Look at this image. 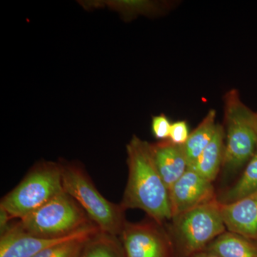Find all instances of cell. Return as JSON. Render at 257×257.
<instances>
[{
  "mask_svg": "<svg viewBox=\"0 0 257 257\" xmlns=\"http://www.w3.org/2000/svg\"><path fill=\"white\" fill-rule=\"evenodd\" d=\"M128 180L121 200L125 210L138 209L165 225L172 218L170 191L154 160L151 144L133 135L126 145Z\"/></svg>",
  "mask_w": 257,
  "mask_h": 257,
  "instance_id": "6da1fadb",
  "label": "cell"
},
{
  "mask_svg": "<svg viewBox=\"0 0 257 257\" xmlns=\"http://www.w3.org/2000/svg\"><path fill=\"white\" fill-rule=\"evenodd\" d=\"M176 257H192L226 230L217 197L211 202L173 216L166 226Z\"/></svg>",
  "mask_w": 257,
  "mask_h": 257,
  "instance_id": "7a4b0ae2",
  "label": "cell"
},
{
  "mask_svg": "<svg viewBox=\"0 0 257 257\" xmlns=\"http://www.w3.org/2000/svg\"><path fill=\"white\" fill-rule=\"evenodd\" d=\"M64 191L73 198L89 220L102 232L119 236L125 223V209L109 202L96 189L82 166L62 164Z\"/></svg>",
  "mask_w": 257,
  "mask_h": 257,
  "instance_id": "3957f363",
  "label": "cell"
},
{
  "mask_svg": "<svg viewBox=\"0 0 257 257\" xmlns=\"http://www.w3.org/2000/svg\"><path fill=\"white\" fill-rule=\"evenodd\" d=\"M62 192V164L42 162L2 199L0 208L21 220Z\"/></svg>",
  "mask_w": 257,
  "mask_h": 257,
  "instance_id": "277c9868",
  "label": "cell"
},
{
  "mask_svg": "<svg viewBox=\"0 0 257 257\" xmlns=\"http://www.w3.org/2000/svg\"><path fill=\"white\" fill-rule=\"evenodd\" d=\"M253 111L233 89L224 96L225 172H236L247 165L257 150V135L253 126Z\"/></svg>",
  "mask_w": 257,
  "mask_h": 257,
  "instance_id": "5b68a950",
  "label": "cell"
},
{
  "mask_svg": "<svg viewBox=\"0 0 257 257\" xmlns=\"http://www.w3.org/2000/svg\"><path fill=\"white\" fill-rule=\"evenodd\" d=\"M77 202L62 192L18 221L25 232L40 237H62L92 224Z\"/></svg>",
  "mask_w": 257,
  "mask_h": 257,
  "instance_id": "8992f818",
  "label": "cell"
},
{
  "mask_svg": "<svg viewBox=\"0 0 257 257\" xmlns=\"http://www.w3.org/2000/svg\"><path fill=\"white\" fill-rule=\"evenodd\" d=\"M119 238L126 257H176L167 228L152 219L137 223L126 221Z\"/></svg>",
  "mask_w": 257,
  "mask_h": 257,
  "instance_id": "52a82bcc",
  "label": "cell"
},
{
  "mask_svg": "<svg viewBox=\"0 0 257 257\" xmlns=\"http://www.w3.org/2000/svg\"><path fill=\"white\" fill-rule=\"evenodd\" d=\"M100 231L95 224L62 237L47 238L33 236L24 231L18 222L11 224L0 238V257H34L47 248L70 240L88 237Z\"/></svg>",
  "mask_w": 257,
  "mask_h": 257,
  "instance_id": "ba28073f",
  "label": "cell"
},
{
  "mask_svg": "<svg viewBox=\"0 0 257 257\" xmlns=\"http://www.w3.org/2000/svg\"><path fill=\"white\" fill-rule=\"evenodd\" d=\"M212 183L189 167L170 189L172 217L216 199Z\"/></svg>",
  "mask_w": 257,
  "mask_h": 257,
  "instance_id": "9c48e42d",
  "label": "cell"
},
{
  "mask_svg": "<svg viewBox=\"0 0 257 257\" xmlns=\"http://www.w3.org/2000/svg\"><path fill=\"white\" fill-rule=\"evenodd\" d=\"M227 231L257 240V192L230 204H221Z\"/></svg>",
  "mask_w": 257,
  "mask_h": 257,
  "instance_id": "30bf717a",
  "label": "cell"
},
{
  "mask_svg": "<svg viewBox=\"0 0 257 257\" xmlns=\"http://www.w3.org/2000/svg\"><path fill=\"white\" fill-rule=\"evenodd\" d=\"M151 147L157 170L170 191L189 168L184 146L167 140L151 144Z\"/></svg>",
  "mask_w": 257,
  "mask_h": 257,
  "instance_id": "8fae6325",
  "label": "cell"
},
{
  "mask_svg": "<svg viewBox=\"0 0 257 257\" xmlns=\"http://www.w3.org/2000/svg\"><path fill=\"white\" fill-rule=\"evenodd\" d=\"M224 155V128L217 124L215 134L210 143L204 149L197 160L189 167L207 180L213 182L217 177L221 167H223Z\"/></svg>",
  "mask_w": 257,
  "mask_h": 257,
  "instance_id": "7c38bea8",
  "label": "cell"
},
{
  "mask_svg": "<svg viewBox=\"0 0 257 257\" xmlns=\"http://www.w3.org/2000/svg\"><path fill=\"white\" fill-rule=\"evenodd\" d=\"M204 251L217 257H257V240L226 230Z\"/></svg>",
  "mask_w": 257,
  "mask_h": 257,
  "instance_id": "4fadbf2b",
  "label": "cell"
},
{
  "mask_svg": "<svg viewBox=\"0 0 257 257\" xmlns=\"http://www.w3.org/2000/svg\"><path fill=\"white\" fill-rule=\"evenodd\" d=\"M216 116L215 110H209L197 127L189 134L188 140L183 145L189 167L197 160L212 140L217 126Z\"/></svg>",
  "mask_w": 257,
  "mask_h": 257,
  "instance_id": "5bb4252c",
  "label": "cell"
},
{
  "mask_svg": "<svg viewBox=\"0 0 257 257\" xmlns=\"http://www.w3.org/2000/svg\"><path fill=\"white\" fill-rule=\"evenodd\" d=\"M257 192V150L252 158L245 166L240 178L230 188L218 196L221 204H230L248 197Z\"/></svg>",
  "mask_w": 257,
  "mask_h": 257,
  "instance_id": "9a60e30c",
  "label": "cell"
},
{
  "mask_svg": "<svg viewBox=\"0 0 257 257\" xmlns=\"http://www.w3.org/2000/svg\"><path fill=\"white\" fill-rule=\"evenodd\" d=\"M79 257H126L119 236L102 232L87 240Z\"/></svg>",
  "mask_w": 257,
  "mask_h": 257,
  "instance_id": "2e32d148",
  "label": "cell"
},
{
  "mask_svg": "<svg viewBox=\"0 0 257 257\" xmlns=\"http://www.w3.org/2000/svg\"><path fill=\"white\" fill-rule=\"evenodd\" d=\"M104 4L111 10L119 13L125 20H132L140 15H159L169 8V7H165V5H167L166 3L143 0L106 1Z\"/></svg>",
  "mask_w": 257,
  "mask_h": 257,
  "instance_id": "e0dca14e",
  "label": "cell"
},
{
  "mask_svg": "<svg viewBox=\"0 0 257 257\" xmlns=\"http://www.w3.org/2000/svg\"><path fill=\"white\" fill-rule=\"evenodd\" d=\"M91 236L65 241L47 248L34 257H79L84 245Z\"/></svg>",
  "mask_w": 257,
  "mask_h": 257,
  "instance_id": "ac0fdd59",
  "label": "cell"
},
{
  "mask_svg": "<svg viewBox=\"0 0 257 257\" xmlns=\"http://www.w3.org/2000/svg\"><path fill=\"white\" fill-rule=\"evenodd\" d=\"M171 124L170 120L165 114L153 116L152 120V131L155 138L160 141L170 138Z\"/></svg>",
  "mask_w": 257,
  "mask_h": 257,
  "instance_id": "d6986e66",
  "label": "cell"
},
{
  "mask_svg": "<svg viewBox=\"0 0 257 257\" xmlns=\"http://www.w3.org/2000/svg\"><path fill=\"white\" fill-rule=\"evenodd\" d=\"M189 134L188 126L185 121H176L171 126L169 140L176 145H183L188 140Z\"/></svg>",
  "mask_w": 257,
  "mask_h": 257,
  "instance_id": "ffe728a7",
  "label": "cell"
},
{
  "mask_svg": "<svg viewBox=\"0 0 257 257\" xmlns=\"http://www.w3.org/2000/svg\"><path fill=\"white\" fill-rule=\"evenodd\" d=\"M192 257H217V256H214V255L211 254V253L206 252V251H202V252L197 253V254L194 255V256H193Z\"/></svg>",
  "mask_w": 257,
  "mask_h": 257,
  "instance_id": "44dd1931",
  "label": "cell"
},
{
  "mask_svg": "<svg viewBox=\"0 0 257 257\" xmlns=\"http://www.w3.org/2000/svg\"><path fill=\"white\" fill-rule=\"evenodd\" d=\"M253 128H254L255 132H256L257 135V112L253 113Z\"/></svg>",
  "mask_w": 257,
  "mask_h": 257,
  "instance_id": "7402d4cb",
  "label": "cell"
}]
</instances>
